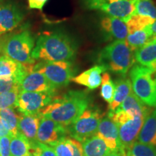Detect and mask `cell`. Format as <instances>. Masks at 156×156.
I'll return each mask as SVG.
<instances>
[{"instance_id":"d590c367","label":"cell","mask_w":156,"mask_h":156,"mask_svg":"<svg viewBox=\"0 0 156 156\" xmlns=\"http://www.w3.org/2000/svg\"><path fill=\"white\" fill-rule=\"evenodd\" d=\"M69 140L73 147V156H85L81 142L71 138H69Z\"/></svg>"},{"instance_id":"44dd1931","label":"cell","mask_w":156,"mask_h":156,"mask_svg":"<svg viewBox=\"0 0 156 156\" xmlns=\"http://www.w3.org/2000/svg\"><path fill=\"white\" fill-rule=\"evenodd\" d=\"M137 140L142 143L156 147V108L145 119Z\"/></svg>"},{"instance_id":"4316f807","label":"cell","mask_w":156,"mask_h":156,"mask_svg":"<svg viewBox=\"0 0 156 156\" xmlns=\"http://www.w3.org/2000/svg\"><path fill=\"white\" fill-rule=\"evenodd\" d=\"M155 20L147 16L134 14L126 22L128 29V34H131L136 31L142 30L146 27L151 25Z\"/></svg>"},{"instance_id":"603a6c76","label":"cell","mask_w":156,"mask_h":156,"mask_svg":"<svg viewBox=\"0 0 156 156\" xmlns=\"http://www.w3.org/2000/svg\"><path fill=\"white\" fill-rule=\"evenodd\" d=\"M85 156H106L111 151L104 141L94 135L81 142Z\"/></svg>"},{"instance_id":"f1b7e54d","label":"cell","mask_w":156,"mask_h":156,"mask_svg":"<svg viewBox=\"0 0 156 156\" xmlns=\"http://www.w3.org/2000/svg\"><path fill=\"white\" fill-rule=\"evenodd\" d=\"M101 97L105 101L110 103L113 100L115 91V84L108 73H103L101 77Z\"/></svg>"},{"instance_id":"8d00e7d4","label":"cell","mask_w":156,"mask_h":156,"mask_svg":"<svg viewBox=\"0 0 156 156\" xmlns=\"http://www.w3.org/2000/svg\"><path fill=\"white\" fill-rule=\"evenodd\" d=\"M28 6L30 9H37L42 10L45 4L47 2L48 0H28Z\"/></svg>"},{"instance_id":"60d3db41","label":"cell","mask_w":156,"mask_h":156,"mask_svg":"<svg viewBox=\"0 0 156 156\" xmlns=\"http://www.w3.org/2000/svg\"><path fill=\"white\" fill-rule=\"evenodd\" d=\"M30 156H32V155H30Z\"/></svg>"},{"instance_id":"836d02e7","label":"cell","mask_w":156,"mask_h":156,"mask_svg":"<svg viewBox=\"0 0 156 156\" xmlns=\"http://www.w3.org/2000/svg\"><path fill=\"white\" fill-rule=\"evenodd\" d=\"M51 147L54 149L57 156H73V147L69 138H64Z\"/></svg>"},{"instance_id":"e0dca14e","label":"cell","mask_w":156,"mask_h":156,"mask_svg":"<svg viewBox=\"0 0 156 156\" xmlns=\"http://www.w3.org/2000/svg\"><path fill=\"white\" fill-rule=\"evenodd\" d=\"M134 59L151 70L156 77V37L134 51Z\"/></svg>"},{"instance_id":"f35d334b","label":"cell","mask_w":156,"mask_h":156,"mask_svg":"<svg viewBox=\"0 0 156 156\" xmlns=\"http://www.w3.org/2000/svg\"><path fill=\"white\" fill-rule=\"evenodd\" d=\"M5 135H9L8 132H7V130L5 129V126H4L2 124V122L1 118H0V137Z\"/></svg>"},{"instance_id":"6da1fadb","label":"cell","mask_w":156,"mask_h":156,"mask_svg":"<svg viewBox=\"0 0 156 156\" xmlns=\"http://www.w3.org/2000/svg\"><path fill=\"white\" fill-rule=\"evenodd\" d=\"M90 98L85 90H70L62 96L54 97L49 104L43 108V116L68 126L88 108Z\"/></svg>"},{"instance_id":"4dcf8cb0","label":"cell","mask_w":156,"mask_h":156,"mask_svg":"<svg viewBox=\"0 0 156 156\" xmlns=\"http://www.w3.org/2000/svg\"><path fill=\"white\" fill-rule=\"evenodd\" d=\"M30 155L32 156H57L51 146L38 141L30 142Z\"/></svg>"},{"instance_id":"30bf717a","label":"cell","mask_w":156,"mask_h":156,"mask_svg":"<svg viewBox=\"0 0 156 156\" xmlns=\"http://www.w3.org/2000/svg\"><path fill=\"white\" fill-rule=\"evenodd\" d=\"M55 93H38L20 90L16 108L23 114H39L43 108L51 102Z\"/></svg>"},{"instance_id":"cb8c5ba5","label":"cell","mask_w":156,"mask_h":156,"mask_svg":"<svg viewBox=\"0 0 156 156\" xmlns=\"http://www.w3.org/2000/svg\"><path fill=\"white\" fill-rule=\"evenodd\" d=\"M153 38L155 37L153 35L151 25H149L142 30L136 31L133 34H128L125 41L134 52L136 49L142 47Z\"/></svg>"},{"instance_id":"3957f363","label":"cell","mask_w":156,"mask_h":156,"mask_svg":"<svg viewBox=\"0 0 156 156\" xmlns=\"http://www.w3.org/2000/svg\"><path fill=\"white\" fill-rule=\"evenodd\" d=\"M98 62L107 70L125 76L135 62L134 52L125 40L114 41L101 50Z\"/></svg>"},{"instance_id":"b9f144b4","label":"cell","mask_w":156,"mask_h":156,"mask_svg":"<svg viewBox=\"0 0 156 156\" xmlns=\"http://www.w3.org/2000/svg\"><path fill=\"white\" fill-rule=\"evenodd\" d=\"M0 1H2V0H0Z\"/></svg>"},{"instance_id":"5bb4252c","label":"cell","mask_w":156,"mask_h":156,"mask_svg":"<svg viewBox=\"0 0 156 156\" xmlns=\"http://www.w3.org/2000/svg\"><path fill=\"white\" fill-rule=\"evenodd\" d=\"M101 29L107 41L126 40L129 34L126 23L112 16L101 19Z\"/></svg>"},{"instance_id":"ab89813d","label":"cell","mask_w":156,"mask_h":156,"mask_svg":"<svg viewBox=\"0 0 156 156\" xmlns=\"http://www.w3.org/2000/svg\"><path fill=\"white\" fill-rule=\"evenodd\" d=\"M151 28L152 32H153V36L156 37V20H155V22L151 25Z\"/></svg>"},{"instance_id":"d6a6232c","label":"cell","mask_w":156,"mask_h":156,"mask_svg":"<svg viewBox=\"0 0 156 156\" xmlns=\"http://www.w3.org/2000/svg\"><path fill=\"white\" fill-rule=\"evenodd\" d=\"M20 90L0 93V110L7 108H16L17 98Z\"/></svg>"},{"instance_id":"ac0fdd59","label":"cell","mask_w":156,"mask_h":156,"mask_svg":"<svg viewBox=\"0 0 156 156\" xmlns=\"http://www.w3.org/2000/svg\"><path fill=\"white\" fill-rule=\"evenodd\" d=\"M106 68L102 65H95L90 68L79 75L72 79L74 83L84 85L90 90H95L101 84V74L106 71Z\"/></svg>"},{"instance_id":"9a60e30c","label":"cell","mask_w":156,"mask_h":156,"mask_svg":"<svg viewBox=\"0 0 156 156\" xmlns=\"http://www.w3.org/2000/svg\"><path fill=\"white\" fill-rule=\"evenodd\" d=\"M20 90L38 93H56V88L46 79L44 74L31 71L21 81Z\"/></svg>"},{"instance_id":"ba28073f","label":"cell","mask_w":156,"mask_h":156,"mask_svg":"<svg viewBox=\"0 0 156 156\" xmlns=\"http://www.w3.org/2000/svg\"><path fill=\"white\" fill-rule=\"evenodd\" d=\"M103 115L99 109L87 108L75 122L67 126L68 134L80 142L95 135Z\"/></svg>"},{"instance_id":"e575fe53","label":"cell","mask_w":156,"mask_h":156,"mask_svg":"<svg viewBox=\"0 0 156 156\" xmlns=\"http://www.w3.org/2000/svg\"><path fill=\"white\" fill-rule=\"evenodd\" d=\"M0 156H12L9 135H5L0 137Z\"/></svg>"},{"instance_id":"d4e9b609","label":"cell","mask_w":156,"mask_h":156,"mask_svg":"<svg viewBox=\"0 0 156 156\" xmlns=\"http://www.w3.org/2000/svg\"><path fill=\"white\" fill-rule=\"evenodd\" d=\"M0 118L9 136H15L19 133V116L15 113L13 108H7L0 110Z\"/></svg>"},{"instance_id":"83f0119b","label":"cell","mask_w":156,"mask_h":156,"mask_svg":"<svg viewBox=\"0 0 156 156\" xmlns=\"http://www.w3.org/2000/svg\"><path fill=\"white\" fill-rule=\"evenodd\" d=\"M126 152V156H156V147L154 146L135 142Z\"/></svg>"},{"instance_id":"7c38bea8","label":"cell","mask_w":156,"mask_h":156,"mask_svg":"<svg viewBox=\"0 0 156 156\" xmlns=\"http://www.w3.org/2000/svg\"><path fill=\"white\" fill-rule=\"evenodd\" d=\"M95 135L104 141L111 151L123 149L119 140L118 126L108 116L103 117L101 119Z\"/></svg>"},{"instance_id":"8fae6325","label":"cell","mask_w":156,"mask_h":156,"mask_svg":"<svg viewBox=\"0 0 156 156\" xmlns=\"http://www.w3.org/2000/svg\"><path fill=\"white\" fill-rule=\"evenodd\" d=\"M67 134V126L41 115L37 132V141L53 146L66 138Z\"/></svg>"},{"instance_id":"2e32d148","label":"cell","mask_w":156,"mask_h":156,"mask_svg":"<svg viewBox=\"0 0 156 156\" xmlns=\"http://www.w3.org/2000/svg\"><path fill=\"white\" fill-rule=\"evenodd\" d=\"M34 64H23L5 55L0 56V77H17L23 80L32 71Z\"/></svg>"},{"instance_id":"277c9868","label":"cell","mask_w":156,"mask_h":156,"mask_svg":"<svg viewBox=\"0 0 156 156\" xmlns=\"http://www.w3.org/2000/svg\"><path fill=\"white\" fill-rule=\"evenodd\" d=\"M35 40L30 30L24 29L5 36L0 43V51L7 57L23 64H34L31 56Z\"/></svg>"},{"instance_id":"1f68e13d","label":"cell","mask_w":156,"mask_h":156,"mask_svg":"<svg viewBox=\"0 0 156 156\" xmlns=\"http://www.w3.org/2000/svg\"><path fill=\"white\" fill-rule=\"evenodd\" d=\"M22 80L17 77H0V93L10 92L15 90H20V86Z\"/></svg>"},{"instance_id":"7402d4cb","label":"cell","mask_w":156,"mask_h":156,"mask_svg":"<svg viewBox=\"0 0 156 156\" xmlns=\"http://www.w3.org/2000/svg\"><path fill=\"white\" fill-rule=\"evenodd\" d=\"M132 116H147L151 112V109L144 104L132 91L126 98L122 104L118 107Z\"/></svg>"},{"instance_id":"484cf974","label":"cell","mask_w":156,"mask_h":156,"mask_svg":"<svg viewBox=\"0 0 156 156\" xmlns=\"http://www.w3.org/2000/svg\"><path fill=\"white\" fill-rule=\"evenodd\" d=\"M12 156H30V142L22 134L10 136Z\"/></svg>"},{"instance_id":"52a82bcc","label":"cell","mask_w":156,"mask_h":156,"mask_svg":"<svg viewBox=\"0 0 156 156\" xmlns=\"http://www.w3.org/2000/svg\"><path fill=\"white\" fill-rule=\"evenodd\" d=\"M32 71H38L44 74L55 88L69 85L76 73L71 61H42L33 66Z\"/></svg>"},{"instance_id":"f546056e","label":"cell","mask_w":156,"mask_h":156,"mask_svg":"<svg viewBox=\"0 0 156 156\" xmlns=\"http://www.w3.org/2000/svg\"><path fill=\"white\" fill-rule=\"evenodd\" d=\"M134 14L156 20V7L151 0H135Z\"/></svg>"},{"instance_id":"9c48e42d","label":"cell","mask_w":156,"mask_h":156,"mask_svg":"<svg viewBox=\"0 0 156 156\" xmlns=\"http://www.w3.org/2000/svg\"><path fill=\"white\" fill-rule=\"evenodd\" d=\"M87 8L104 12L126 22L134 14L135 0H85Z\"/></svg>"},{"instance_id":"5b68a950","label":"cell","mask_w":156,"mask_h":156,"mask_svg":"<svg viewBox=\"0 0 156 156\" xmlns=\"http://www.w3.org/2000/svg\"><path fill=\"white\" fill-rule=\"evenodd\" d=\"M133 93L144 104L156 108V77L153 72L140 64L129 71Z\"/></svg>"},{"instance_id":"ffe728a7","label":"cell","mask_w":156,"mask_h":156,"mask_svg":"<svg viewBox=\"0 0 156 156\" xmlns=\"http://www.w3.org/2000/svg\"><path fill=\"white\" fill-rule=\"evenodd\" d=\"M132 91V83L129 78L125 76L119 78L115 83L114 98L108 105V112H114Z\"/></svg>"},{"instance_id":"4fadbf2b","label":"cell","mask_w":156,"mask_h":156,"mask_svg":"<svg viewBox=\"0 0 156 156\" xmlns=\"http://www.w3.org/2000/svg\"><path fill=\"white\" fill-rule=\"evenodd\" d=\"M23 14L13 4L0 5V36L11 32L22 22Z\"/></svg>"},{"instance_id":"7a4b0ae2","label":"cell","mask_w":156,"mask_h":156,"mask_svg":"<svg viewBox=\"0 0 156 156\" xmlns=\"http://www.w3.org/2000/svg\"><path fill=\"white\" fill-rule=\"evenodd\" d=\"M75 41L62 32H46L36 41L31 56L34 60L47 62L71 61L77 54Z\"/></svg>"},{"instance_id":"74e56055","label":"cell","mask_w":156,"mask_h":156,"mask_svg":"<svg viewBox=\"0 0 156 156\" xmlns=\"http://www.w3.org/2000/svg\"><path fill=\"white\" fill-rule=\"evenodd\" d=\"M106 156H126V152L124 149L119 150L116 151H110Z\"/></svg>"},{"instance_id":"8992f818","label":"cell","mask_w":156,"mask_h":156,"mask_svg":"<svg viewBox=\"0 0 156 156\" xmlns=\"http://www.w3.org/2000/svg\"><path fill=\"white\" fill-rule=\"evenodd\" d=\"M108 116L114 121L119 129V135L124 151L133 145L137 140L146 116H132L117 108L114 112H108Z\"/></svg>"},{"instance_id":"d6986e66","label":"cell","mask_w":156,"mask_h":156,"mask_svg":"<svg viewBox=\"0 0 156 156\" xmlns=\"http://www.w3.org/2000/svg\"><path fill=\"white\" fill-rule=\"evenodd\" d=\"M41 114H23L19 116L18 132L30 142L36 141L37 132Z\"/></svg>"}]
</instances>
